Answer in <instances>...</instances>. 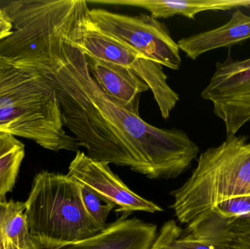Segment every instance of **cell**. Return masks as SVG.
<instances>
[{
	"label": "cell",
	"mask_w": 250,
	"mask_h": 249,
	"mask_svg": "<svg viewBox=\"0 0 250 249\" xmlns=\"http://www.w3.org/2000/svg\"><path fill=\"white\" fill-rule=\"evenodd\" d=\"M84 0H22L9 12L13 33L0 55L38 73L55 92L63 124L87 156L149 179L176 178L200 152L179 129L154 127L111 100L89 73L79 42Z\"/></svg>",
	"instance_id": "cell-1"
},
{
	"label": "cell",
	"mask_w": 250,
	"mask_h": 249,
	"mask_svg": "<svg viewBox=\"0 0 250 249\" xmlns=\"http://www.w3.org/2000/svg\"><path fill=\"white\" fill-rule=\"evenodd\" d=\"M64 128L58 99L45 79L0 55V134L53 152H77V140Z\"/></svg>",
	"instance_id": "cell-2"
},
{
	"label": "cell",
	"mask_w": 250,
	"mask_h": 249,
	"mask_svg": "<svg viewBox=\"0 0 250 249\" xmlns=\"http://www.w3.org/2000/svg\"><path fill=\"white\" fill-rule=\"evenodd\" d=\"M174 210L182 224L233 197L250 196V141L245 135L227 136L220 146L200 155L192 175L172 192Z\"/></svg>",
	"instance_id": "cell-3"
},
{
	"label": "cell",
	"mask_w": 250,
	"mask_h": 249,
	"mask_svg": "<svg viewBox=\"0 0 250 249\" xmlns=\"http://www.w3.org/2000/svg\"><path fill=\"white\" fill-rule=\"evenodd\" d=\"M25 206L29 234L44 241L76 242L105 229L89 216L79 183L67 174L48 171L37 174Z\"/></svg>",
	"instance_id": "cell-4"
},
{
	"label": "cell",
	"mask_w": 250,
	"mask_h": 249,
	"mask_svg": "<svg viewBox=\"0 0 250 249\" xmlns=\"http://www.w3.org/2000/svg\"><path fill=\"white\" fill-rule=\"evenodd\" d=\"M87 1L79 17V42L85 55L110 61L133 71L152 92L162 117L167 119L179 101L167 83L163 66L147 58L125 42L100 31L90 20Z\"/></svg>",
	"instance_id": "cell-5"
},
{
	"label": "cell",
	"mask_w": 250,
	"mask_h": 249,
	"mask_svg": "<svg viewBox=\"0 0 250 249\" xmlns=\"http://www.w3.org/2000/svg\"><path fill=\"white\" fill-rule=\"evenodd\" d=\"M89 16L101 32L132 47L147 58L178 70L182 64L180 49L166 26L151 16H130L105 9H89Z\"/></svg>",
	"instance_id": "cell-6"
},
{
	"label": "cell",
	"mask_w": 250,
	"mask_h": 249,
	"mask_svg": "<svg viewBox=\"0 0 250 249\" xmlns=\"http://www.w3.org/2000/svg\"><path fill=\"white\" fill-rule=\"evenodd\" d=\"M201 97L212 102L214 114L224 122L227 136L236 135L250 121V58L217 62Z\"/></svg>",
	"instance_id": "cell-7"
},
{
	"label": "cell",
	"mask_w": 250,
	"mask_h": 249,
	"mask_svg": "<svg viewBox=\"0 0 250 249\" xmlns=\"http://www.w3.org/2000/svg\"><path fill=\"white\" fill-rule=\"evenodd\" d=\"M67 175L108 203L117 213L129 216L134 211H163L158 205L132 192L111 171L109 164L91 159L81 151L70 162Z\"/></svg>",
	"instance_id": "cell-8"
},
{
	"label": "cell",
	"mask_w": 250,
	"mask_h": 249,
	"mask_svg": "<svg viewBox=\"0 0 250 249\" xmlns=\"http://www.w3.org/2000/svg\"><path fill=\"white\" fill-rule=\"evenodd\" d=\"M157 236V225L122 214L90 238L56 244L30 235L26 249H151Z\"/></svg>",
	"instance_id": "cell-9"
},
{
	"label": "cell",
	"mask_w": 250,
	"mask_h": 249,
	"mask_svg": "<svg viewBox=\"0 0 250 249\" xmlns=\"http://www.w3.org/2000/svg\"><path fill=\"white\" fill-rule=\"evenodd\" d=\"M86 58L89 73L104 93L117 105L139 114L140 96L149 90L148 85L123 66L89 56Z\"/></svg>",
	"instance_id": "cell-10"
},
{
	"label": "cell",
	"mask_w": 250,
	"mask_h": 249,
	"mask_svg": "<svg viewBox=\"0 0 250 249\" xmlns=\"http://www.w3.org/2000/svg\"><path fill=\"white\" fill-rule=\"evenodd\" d=\"M87 3L132 6L148 10L154 19H168L176 15L195 19L201 12L208 10H229L250 7V0H92Z\"/></svg>",
	"instance_id": "cell-11"
},
{
	"label": "cell",
	"mask_w": 250,
	"mask_h": 249,
	"mask_svg": "<svg viewBox=\"0 0 250 249\" xmlns=\"http://www.w3.org/2000/svg\"><path fill=\"white\" fill-rule=\"evenodd\" d=\"M250 38V16L236 10L226 24L179 39V49L192 60L208 51L231 47Z\"/></svg>",
	"instance_id": "cell-12"
},
{
	"label": "cell",
	"mask_w": 250,
	"mask_h": 249,
	"mask_svg": "<svg viewBox=\"0 0 250 249\" xmlns=\"http://www.w3.org/2000/svg\"><path fill=\"white\" fill-rule=\"evenodd\" d=\"M236 219L220 217L212 211L206 212L189 222L183 235L214 247L229 249Z\"/></svg>",
	"instance_id": "cell-13"
},
{
	"label": "cell",
	"mask_w": 250,
	"mask_h": 249,
	"mask_svg": "<svg viewBox=\"0 0 250 249\" xmlns=\"http://www.w3.org/2000/svg\"><path fill=\"white\" fill-rule=\"evenodd\" d=\"M25 203L0 200V249H26L30 234Z\"/></svg>",
	"instance_id": "cell-14"
},
{
	"label": "cell",
	"mask_w": 250,
	"mask_h": 249,
	"mask_svg": "<svg viewBox=\"0 0 250 249\" xmlns=\"http://www.w3.org/2000/svg\"><path fill=\"white\" fill-rule=\"evenodd\" d=\"M24 145L15 136L0 134V200L13 191L22 161Z\"/></svg>",
	"instance_id": "cell-15"
},
{
	"label": "cell",
	"mask_w": 250,
	"mask_h": 249,
	"mask_svg": "<svg viewBox=\"0 0 250 249\" xmlns=\"http://www.w3.org/2000/svg\"><path fill=\"white\" fill-rule=\"evenodd\" d=\"M151 249H223L183 235V230L174 220L163 224Z\"/></svg>",
	"instance_id": "cell-16"
},
{
	"label": "cell",
	"mask_w": 250,
	"mask_h": 249,
	"mask_svg": "<svg viewBox=\"0 0 250 249\" xmlns=\"http://www.w3.org/2000/svg\"><path fill=\"white\" fill-rule=\"evenodd\" d=\"M79 187L83 204L89 216L101 228H106L108 215L116 206L105 201L82 184H79Z\"/></svg>",
	"instance_id": "cell-17"
},
{
	"label": "cell",
	"mask_w": 250,
	"mask_h": 249,
	"mask_svg": "<svg viewBox=\"0 0 250 249\" xmlns=\"http://www.w3.org/2000/svg\"><path fill=\"white\" fill-rule=\"evenodd\" d=\"M211 211L220 217L236 220L250 216V196H241L229 199L216 205Z\"/></svg>",
	"instance_id": "cell-18"
},
{
	"label": "cell",
	"mask_w": 250,
	"mask_h": 249,
	"mask_svg": "<svg viewBox=\"0 0 250 249\" xmlns=\"http://www.w3.org/2000/svg\"><path fill=\"white\" fill-rule=\"evenodd\" d=\"M229 249H250V215L235 222Z\"/></svg>",
	"instance_id": "cell-19"
},
{
	"label": "cell",
	"mask_w": 250,
	"mask_h": 249,
	"mask_svg": "<svg viewBox=\"0 0 250 249\" xmlns=\"http://www.w3.org/2000/svg\"><path fill=\"white\" fill-rule=\"evenodd\" d=\"M13 24L5 12L0 9V42L13 33Z\"/></svg>",
	"instance_id": "cell-20"
}]
</instances>
